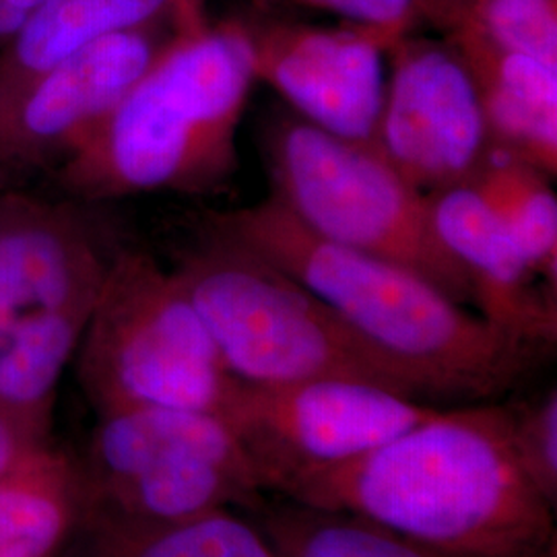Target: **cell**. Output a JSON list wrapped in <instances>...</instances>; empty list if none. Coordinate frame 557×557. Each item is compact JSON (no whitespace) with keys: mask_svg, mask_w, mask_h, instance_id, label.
<instances>
[{"mask_svg":"<svg viewBox=\"0 0 557 557\" xmlns=\"http://www.w3.org/2000/svg\"><path fill=\"white\" fill-rule=\"evenodd\" d=\"M283 498L374 520L467 557H557L556 522L518 462L506 405L438 409Z\"/></svg>","mask_w":557,"mask_h":557,"instance_id":"1","label":"cell"},{"mask_svg":"<svg viewBox=\"0 0 557 557\" xmlns=\"http://www.w3.org/2000/svg\"><path fill=\"white\" fill-rule=\"evenodd\" d=\"M211 232L306 285L403 368L425 400L487 403L517 388L547 354L411 269L308 232L275 197L215 215Z\"/></svg>","mask_w":557,"mask_h":557,"instance_id":"2","label":"cell"},{"mask_svg":"<svg viewBox=\"0 0 557 557\" xmlns=\"http://www.w3.org/2000/svg\"><path fill=\"white\" fill-rule=\"evenodd\" d=\"M257 83L244 21L209 23L202 4L59 163L83 200L207 193L238 165L239 122Z\"/></svg>","mask_w":557,"mask_h":557,"instance_id":"3","label":"cell"},{"mask_svg":"<svg viewBox=\"0 0 557 557\" xmlns=\"http://www.w3.org/2000/svg\"><path fill=\"white\" fill-rule=\"evenodd\" d=\"M174 273L239 382L351 380L425 400L413 379L326 301L238 244L213 236Z\"/></svg>","mask_w":557,"mask_h":557,"instance_id":"4","label":"cell"},{"mask_svg":"<svg viewBox=\"0 0 557 557\" xmlns=\"http://www.w3.org/2000/svg\"><path fill=\"white\" fill-rule=\"evenodd\" d=\"M112 257L79 209L2 193L0 407L50 432L62 372Z\"/></svg>","mask_w":557,"mask_h":557,"instance_id":"5","label":"cell"},{"mask_svg":"<svg viewBox=\"0 0 557 557\" xmlns=\"http://www.w3.org/2000/svg\"><path fill=\"white\" fill-rule=\"evenodd\" d=\"M98 416L170 407L221 413L238 388L176 273L116 250L75 354Z\"/></svg>","mask_w":557,"mask_h":557,"instance_id":"6","label":"cell"},{"mask_svg":"<svg viewBox=\"0 0 557 557\" xmlns=\"http://www.w3.org/2000/svg\"><path fill=\"white\" fill-rule=\"evenodd\" d=\"M275 199L312 234L391 260L473 304L469 277L440 242L428 195L376 145L351 143L285 116L267 139Z\"/></svg>","mask_w":557,"mask_h":557,"instance_id":"7","label":"cell"},{"mask_svg":"<svg viewBox=\"0 0 557 557\" xmlns=\"http://www.w3.org/2000/svg\"><path fill=\"white\" fill-rule=\"evenodd\" d=\"M77 462L85 518L156 524L264 506L252 460L211 411L147 407L98 416Z\"/></svg>","mask_w":557,"mask_h":557,"instance_id":"8","label":"cell"},{"mask_svg":"<svg viewBox=\"0 0 557 557\" xmlns=\"http://www.w3.org/2000/svg\"><path fill=\"white\" fill-rule=\"evenodd\" d=\"M436 405L351 380L239 382L221 411L255 465L264 492L351 462L428 421Z\"/></svg>","mask_w":557,"mask_h":557,"instance_id":"9","label":"cell"},{"mask_svg":"<svg viewBox=\"0 0 557 557\" xmlns=\"http://www.w3.org/2000/svg\"><path fill=\"white\" fill-rule=\"evenodd\" d=\"M391 69L376 147L425 195L469 184L492 151L475 83L446 41L411 34L386 52Z\"/></svg>","mask_w":557,"mask_h":557,"instance_id":"10","label":"cell"},{"mask_svg":"<svg viewBox=\"0 0 557 557\" xmlns=\"http://www.w3.org/2000/svg\"><path fill=\"white\" fill-rule=\"evenodd\" d=\"M202 0H188L165 20L89 41L0 101V180L64 160L160 57L180 23ZM59 161V163H60Z\"/></svg>","mask_w":557,"mask_h":557,"instance_id":"11","label":"cell"},{"mask_svg":"<svg viewBox=\"0 0 557 557\" xmlns=\"http://www.w3.org/2000/svg\"><path fill=\"white\" fill-rule=\"evenodd\" d=\"M244 25L257 81L273 87L299 120L338 139L376 145L388 79L384 57L395 40L349 23Z\"/></svg>","mask_w":557,"mask_h":557,"instance_id":"12","label":"cell"},{"mask_svg":"<svg viewBox=\"0 0 557 557\" xmlns=\"http://www.w3.org/2000/svg\"><path fill=\"white\" fill-rule=\"evenodd\" d=\"M428 200L440 242L469 277L479 314L549 351L557 341L556 289L533 271L478 188L458 184Z\"/></svg>","mask_w":557,"mask_h":557,"instance_id":"13","label":"cell"},{"mask_svg":"<svg viewBox=\"0 0 557 557\" xmlns=\"http://www.w3.org/2000/svg\"><path fill=\"white\" fill-rule=\"evenodd\" d=\"M444 34L475 83L492 147L556 176L557 69L467 27Z\"/></svg>","mask_w":557,"mask_h":557,"instance_id":"14","label":"cell"},{"mask_svg":"<svg viewBox=\"0 0 557 557\" xmlns=\"http://www.w3.org/2000/svg\"><path fill=\"white\" fill-rule=\"evenodd\" d=\"M85 512L77 457L44 442L0 475V557H66Z\"/></svg>","mask_w":557,"mask_h":557,"instance_id":"15","label":"cell"},{"mask_svg":"<svg viewBox=\"0 0 557 557\" xmlns=\"http://www.w3.org/2000/svg\"><path fill=\"white\" fill-rule=\"evenodd\" d=\"M186 0H44L0 54V101L89 41L165 20Z\"/></svg>","mask_w":557,"mask_h":557,"instance_id":"16","label":"cell"},{"mask_svg":"<svg viewBox=\"0 0 557 557\" xmlns=\"http://www.w3.org/2000/svg\"><path fill=\"white\" fill-rule=\"evenodd\" d=\"M66 557H275L259 524L234 510L139 524L85 518Z\"/></svg>","mask_w":557,"mask_h":557,"instance_id":"17","label":"cell"},{"mask_svg":"<svg viewBox=\"0 0 557 557\" xmlns=\"http://www.w3.org/2000/svg\"><path fill=\"white\" fill-rule=\"evenodd\" d=\"M275 557H467L400 535L374 520L285 498L259 508Z\"/></svg>","mask_w":557,"mask_h":557,"instance_id":"18","label":"cell"},{"mask_svg":"<svg viewBox=\"0 0 557 557\" xmlns=\"http://www.w3.org/2000/svg\"><path fill=\"white\" fill-rule=\"evenodd\" d=\"M487 207L549 287L557 285V199L549 176L492 147L471 180Z\"/></svg>","mask_w":557,"mask_h":557,"instance_id":"19","label":"cell"},{"mask_svg":"<svg viewBox=\"0 0 557 557\" xmlns=\"http://www.w3.org/2000/svg\"><path fill=\"white\" fill-rule=\"evenodd\" d=\"M438 27L473 29L499 48L557 69V0H469L448 11Z\"/></svg>","mask_w":557,"mask_h":557,"instance_id":"20","label":"cell"},{"mask_svg":"<svg viewBox=\"0 0 557 557\" xmlns=\"http://www.w3.org/2000/svg\"><path fill=\"white\" fill-rule=\"evenodd\" d=\"M510 440L518 462L545 502L557 506V393L547 391L535 403L506 405Z\"/></svg>","mask_w":557,"mask_h":557,"instance_id":"21","label":"cell"},{"mask_svg":"<svg viewBox=\"0 0 557 557\" xmlns=\"http://www.w3.org/2000/svg\"><path fill=\"white\" fill-rule=\"evenodd\" d=\"M301 7L337 15L349 25L376 29L391 40L413 32L425 20L428 0H289Z\"/></svg>","mask_w":557,"mask_h":557,"instance_id":"22","label":"cell"},{"mask_svg":"<svg viewBox=\"0 0 557 557\" xmlns=\"http://www.w3.org/2000/svg\"><path fill=\"white\" fill-rule=\"evenodd\" d=\"M48 430L0 407V475L27 453L48 442Z\"/></svg>","mask_w":557,"mask_h":557,"instance_id":"23","label":"cell"},{"mask_svg":"<svg viewBox=\"0 0 557 557\" xmlns=\"http://www.w3.org/2000/svg\"><path fill=\"white\" fill-rule=\"evenodd\" d=\"M27 15L21 13L17 9L9 7L7 2L0 0V38H15L21 32V27L25 25Z\"/></svg>","mask_w":557,"mask_h":557,"instance_id":"24","label":"cell"},{"mask_svg":"<svg viewBox=\"0 0 557 557\" xmlns=\"http://www.w3.org/2000/svg\"><path fill=\"white\" fill-rule=\"evenodd\" d=\"M469 2V0H428V11H425V20L432 21L434 25H438L440 20L453 11L458 4Z\"/></svg>","mask_w":557,"mask_h":557,"instance_id":"25","label":"cell"},{"mask_svg":"<svg viewBox=\"0 0 557 557\" xmlns=\"http://www.w3.org/2000/svg\"><path fill=\"white\" fill-rule=\"evenodd\" d=\"M2 2H7L9 7L17 9V11L25 13V15L29 17L38 7H41V2H44V0H2Z\"/></svg>","mask_w":557,"mask_h":557,"instance_id":"26","label":"cell"},{"mask_svg":"<svg viewBox=\"0 0 557 557\" xmlns=\"http://www.w3.org/2000/svg\"><path fill=\"white\" fill-rule=\"evenodd\" d=\"M0 200H2V190H0Z\"/></svg>","mask_w":557,"mask_h":557,"instance_id":"27","label":"cell"}]
</instances>
